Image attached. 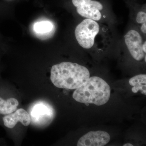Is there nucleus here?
<instances>
[{"label": "nucleus", "instance_id": "nucleus-4", "mask_svg": "<svg viewBox=\"0 0 146 146\" xmlns=\"http://www.w3.org/2000/svg\"><path fill=\"white\" fill-rule=\"evenodd\" d=\"M29 115L32 124L38 127L46 126L53 120L54 109L48 103L44 101L36 102L29 109Z\"/></svg>", "mask_w": 146, "mask_h": 146}, {"label": "nucleus", "instance_id": "nucleus-3", "mask_svg": "<svg viewBox=\"0 0 146 146\" xmlns=\"http://www.w3.org/2000/svg\"><path fill=\"white\" fill-rule=\"evenodd\" d=\"M100 31V26L98 21L85 18L76 27L75 35L80 46L85 49H90L94 46Z\"/></svg>", "mask_w": 146, "mask_h": 146}, {"label": "nucleus", "instance_id": "nucleus-1", "mask_svg": "<svg viewBox=\"0 0 146 146\" xmlns=\"http://www.w3.org/2000/svg\"><path fill=\"white\" fill-rule=\"evenodd\" d=\"M90 76L89 70L85 66L65 62L52 66L50 80L58 88L76 89L85 83Z\"/></svg>", "mask_w": 146, "mask_h": 146}, {"label": "nucleus", "instance_id": "nucleus-11", "mask_svg": "<svg viewBox=\"0 0 146 146\" xmlns=\"http://www.w3.org/2000/svg\"><path fill=\"white\" fill-rule=\"evenodd\" d=\"M54 28L53 24L49 21H43L35 24L34 31L39 35L49 34Z\"/></svg>", "mask_w": 146, "mask_h": 146}, {"label": "nucleus", "instance_id": "nucleus-5", "mask_svg": "<svg viewBox=\"0 0 146 146\" xmlns=\"http://www.w3.org/2000/svg\"><path fill=\"white\" fill-rule=\"evenodd\" d=\"M79 15L85 18L99 21L102 18L104 6L98 0H72Z\"/></svg>", "mask_w": 146, "mask_h": 146}, {"label": "nucleus", "instance_id": "nucleus-9", "mask_svg": "<svg viewBox=\"0 0 146 146\" xmlns=\"http://www.w3.org/2000/svg\"><path fill=\"white\" fill-rule=\"evenodd\" d=\"M129 83L131 86H133L132 88L133 93H136L138 91H141L142 94L146 95V74L134 76L130 79Z\"/></svg>", "mask_w": 146, "mask_h": 146}, {"label": "nucleus", "instance_id": "nucleus-7", "mask_svg": "<svg viewBox=\"0 0 146 146\" xmlns=\"http://www.w3.org/2000/svg\"><path fill=\"white\" fill-rule=\"evenodd\" d=\"M110 136L107 132L102 131H91L80 138L78 146H103L110 141Z\"/></svg>", "mask_w": 146, "mask_h": 146}, {"label": "nucleus", "instance_id": "nucleus-15", "mask_svg": "<svg viewBox=\"0 0 146 146\" xmlns=\"http://www.w3.org/2000/svg\"><path fill=\"white\" fill-rule=\"evenodd\" d=\"M133 146V145H131V144L128 143V144H125L124 145H123V146Z\"/></svg>", "mask_w": 146, "mask_h": 146}, {"label": "nucleus", "instance_id": "nucleus-13", "mask_svg": "<svg viewBox=\"0 0 146 146\" xmlns=\"http://www.w3.org/2000/svg\"><path fill=\"white\" fill-rule=\"evenodd\" d=\"M141 30L142 33L144 34H146V23L141 24Z\"/></svg>", "mask_w": 146, "mask_h": 146}, {"label": "nucleus", "instance_id": "nucleus-12", "mask_svg": "<svg viewBox=\"0 0 146 146\" xmlns=\"http://www.w3.org/2000/svg\"><path fill=\"white\" fill-rule=\"evenodd\" d=\"M136 21L138 24L146 23V13L144 11H139L136 16Z\"/></svg>", "mask_w": 146, "mask_h": 146}, {"label": "nucleus", "instance_id": "nucleus-6", "mask_svg": "<svg viewBox=\"0 0 146 146\" xmlns=\"http://www.w3.org/2000/svg\"><path fill=\"white\" fill-rule=\"evenodd\" d=\"M124 37L131 55L137 61L143 60L146 53L142 49L143 40L141 33L136 30L131 29L126 33Z\"/></svg>", "mask_w": 146, "mask_h": 146}, {"label": "nucleus", "instance_id": "nucleus-14", "mask_svg": "<svg viewBox=\"0 0 146 146\" xmlns=\"http://www.w3.org/2000/svg\"><path fill=\"white\" fill-rule=\"evenodd\" d=\"M142 49H143V51L145 53H146V41H145V42H143V45H142Z\"/></svg>", "mask_w": 146, "mask_h": 146}, {"label": "nucleus", "instance_id": "nucleus-10", "mask_svg": "<svg viewBox=\"0 0 146 146\" xmlns=\"http://www.w3.org/2000/svg\"><path fill=\"white\" fill-rule=\"evenodd\" d=\"M19 102L16 99L11 98L5 100L0 98V114L7 115L17 109Z\"/></svg>", "mask_w": 146, "mask_h": 146}, {"label": "nucleus", "instance_id": "nucleus-2", "mask_svg": "<svg viewBox=\"0 0 146 146\" xmlns=\"http://www.w3.org/2000/svg\"><path fill=\"white\" fill-rule=\"evenodd\" d=\"M110 91L109 85L104 80L99 77L93 76L76 89L73 98L82 103L102 106L109 100Z\"/></svg>", "mask_w": 146, "mask_h": 146}, {"label": "nucleus", "instance_id": "nucleus-8", "mask_svg": "<svg viewBox=\"0 0 146 146\" xmlns=\"http://www.w3.org/2000/svg\"><path fill=\"white\" fill-rule=\"evenodd\" d=\"M4 124L9 128H13L18 121L25 126H27L31 123L28 112L23 108H20L12 114H7L3 118Z\"/></svg>", "mask_w": 146, "mask_h": 146}]
</instances>
